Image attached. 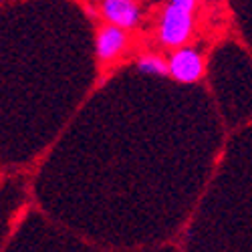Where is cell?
Segmentation results:
<instances>
[{"label": "cell", "instance_id": "6da1fadb", "mask_svg": "<svg viewBox=\"0 0 252 252\" xmlns=\"http://www.w3.org/2000/svg\"><path fill=\"white\" fill-rule=\"evenodd\" d=\"M192 29H194L192 10L182 8L178 4H170L159 16L158 34H159V40L163 47L180 49L188 43V38L192 36Z\"/></svg>", "mask_w": 252, "mask_h": 252}, {"label": "cell", "instance_id": "7a4b0ae2", "mask_svg": "<svg viewBox=\"0 0 252 252\" xmlns=\"http://www.w3.org/2000/svg\"><path fill=\"white\" fill-rule=\"evenodd\" d=\"M167 69L178 83H196L204 75V59L192 47H180L167 61Z\"/></svg>", "mask_w": 252, "mask_h": 252}, {"label": "cell", "instance_id": "3957f363", "mask_svg": "<svg viewBox=\"0 0 252 252\" xmlns=\"http://www.w3.org/2000/svg\"><path fill=\"white\" fill-rule=\"evenodd\" d=\"M125 49H127V32H125V29L109 23L97 31L95 51H97V59L101 63L109 65Z\"/></svg>", "mask_w": 252, "mask_h": 252}, {"label": "cell", "instance_id": "277c9868", "mask_svg": "<svg viewBox=\"0 0 252 252\" xmlns=\"http://www.w3.org/2000/svg\"><path fill=\"white\" fill-rule=\"evenodd\" d=\"M101 12L107 23L125 31L135 29L141 18V10L135 0H101Z\"/></svg>", "mask_w": 252, "mask_h": 252}, {"label": "cell", "instance_id": "5b68a950", "mask_svg": "<svg viewBox=\"0 0 252 252\" xmlns=\"http://www.w3.org/2000/svg\"><path fill=\"white\" fill-rule=\"evenodd\" d=\"M137 69L145 75H170V69H167V61L161 59L159 55H143L137 59Z\"/></svg>", "mask_w": 252, "mask_h": 252}, {"label": "cell", "instance_id": "8992f818", "mask_svg": "<svg viewBox=\"0 0 252 252\" xmlns=\"http://www.w3.org/2000/svg\"><path fill=\"white\" fill-rule=\"evenodd\" d=\"M172 4H178V6L188 8V10H194V6H196V0H172Z\"/></svg>", "mask_w": 252, "mask_h": 252}]
</instances>
